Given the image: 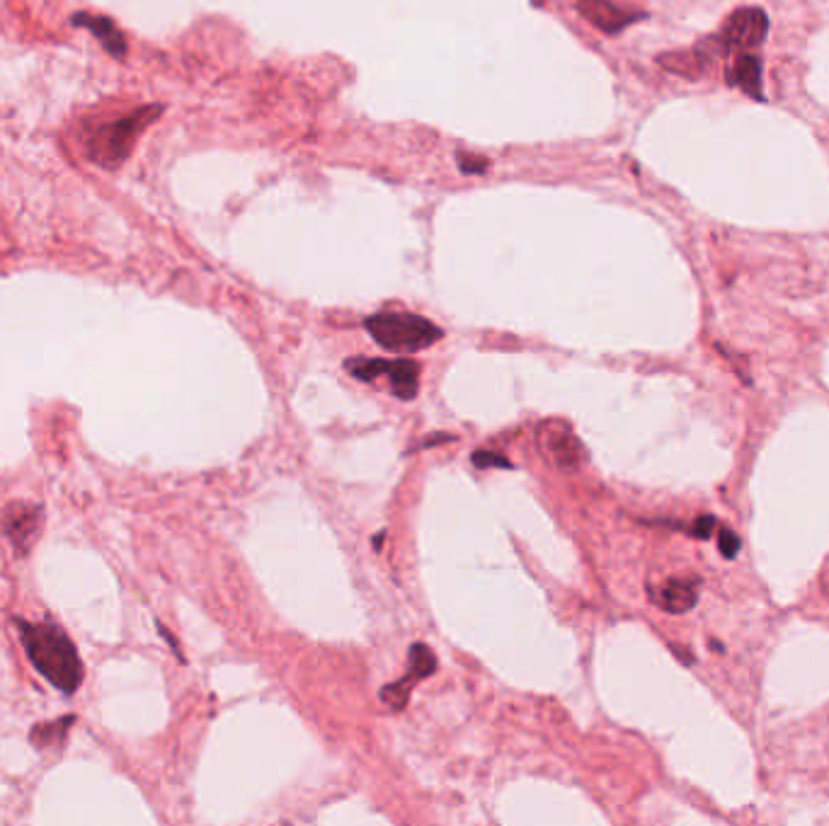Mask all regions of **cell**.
I'll use <instances>...</instances> for the list:
<instances>
[{
  "label": "cell",
  "mask_w": 829,
  "mask_h": 826,
  "mask_svg": "<svg viewBox=\"0 0 829 826\" xmlns=\"http://www.w3.org/2000/svg\"><path fill=\"white\" fill-rule=\"evenodd\" d=\"M347 371L365 384H381L400 400H412L420 390V364L410 359H349Z\"/></svg>",
  "instance_id": "obj_4"
},
{
  "label": "cell",
  "mask_w": 829,
  "mask_h": 826,
  "mask_svg": "<svg viewBox=\"0 0 829 826\" xmlns=\"http://www.w3.org/2000/svg\"><path fill=\"white\" fill-rule=\"evenodd\" d=\"M714 527H716L714 517H702V519H698V521L694 523V533L698 536V539H708L710 531H714Z\"/></svg>",
  "instance_id": "obj_15"
},
{
  "label": "cell",
  "mask_w": 829,
  "mask_h": 826,
  "mask_svg": "<svg viewBox=\"0 0 829 826\" xmlns=\"http://www.w3.org/2000/svg\"><path fill=\"white\" fill-rule=\"evenodd\" d=\"M163 114V104H146L110 122L93 124L85 136L88 159L105 170H116L132 155L139 136Z\"/></svg>",
  "instance_id": "obj_2"
},
{
  "label": "cell",
  "mask_w": 829,
  "mask_h": 826,
  "mask_svg": "<svg viewBox=\"0 0 829 826\" xmlns=\"http://www.w3.org/2000/svg\"><path fill=\"white\" fill-rule=\"evenodd\" d=\"M728 83L737 85L745 95L764 102V88H761V61L755 54L743 51L740 57L730 61L728 65Z\"/></svg>",
  "instance_id": "obj_10"
},
{
  "label": "cell",
  "mask_w": 829,
  "mask_h": 826,
  "mask_svg": "<svg viewBox=\"0 0 829 826\" xmlns=\"http://www.w3.org/2000/svg\"><path fill=\"white\" fill-rule=\"evenodd\" d=\"M546 429L551 431V437L541 439V443H549V453L553 461L565 468L577 466L582 449H580V441L573 437V431H570L567 427H555V425H546Z\"/></svg>",
  "instance_id": "obj_12"
},
{
  "label": "cell",
  "mask_w": 829,
  "mask_h": 826,
  "mask_svg": "<svg viewBox=\"0 0 829 826\" xmlns=\"http://www.w3.org/2000/svg\"><path fill=\"white\" fill-rule=\"evenodd\" d=\"M718 548H720L723 558L733 560L737 555V550H740V539H737V533H733L730 529H723L720 539H718Z\"/></svg>",
  "instance_id": "obj_13"
},
{
  "label": "cell",
  "mask_w": 829,
  "mask_h": 826,
  "mask_svg": "<svg viewBox=\"0 0 829 826\" xmlns=\"http://www.w3.org/2000/svg\"><path fill=\"white\" fill-rule=\"evenodd\" d=\"M20 628V640L24 650H28L30 662L37 666V672L42 674L51 686L59 691L75 693L83 684V662L78 654L71 638L61 631V628L51 623H28L18 621Z\"/></svg>",
  "instance_id": "obj_1"
},
{
  "label": "cell",
  "mask_w": 829,
  "mask_h": 826,
  "mask_svg": "<svg viewBox=\"0 0 829 826\" xmlns=\"http://www.w3.org/2000/svg\"><path fill=\"white\" fill-rule=\"evenodd\" d=\"M471 461L478 468H488V466H500V468H510V461H504L500 453H490V451H475L471 456Z\"/></svg>",
  "instance_id": "obj_14"
},
{
  "label": "cell",
  "mask_w": 829,
  "mask_h": 826,
  "mask_svg": "<svg viewBox=\"0 0 829 826\" xmlns=\"http://www.w3.org/2000/svg\"><path fill=\"white\" fill-rule=\"evenodd\" d=\"M577 8L594 28H600L606 34H616L636 20V12L621 8L614 0H577Z\"/></svg>",
  "instance_id": "obj_8"
},
{
  "label": "cell",
  "mask_w": 829,
  "mask_h": 826,
  "mask_svg": "<svg viewBox=\"0 0 829 826\" xmlns=\"http://www.w3.org/2000/svg\"><path fill=\"white\" fill-rule=\"evenodd\" d=\"M44 527V509L32 502H12L3 511V533L18 555L24 558L32 553L34 543L42 536Z\"/></svg>",
  "instance_id": "obj_6"
},
{
  "label": "cell",
  "mask_w": 829,
  "mask_h": 826,
  "mask_svg": "<svg viewBox=\"0 0 829 826\" xmlns=\"http://www.w3.org/2000/svg\"><path fill=\"white\" fill-rule=\"evenodd\" d=\"M657 606L669 613H686L696 606L698 601V584L694 580H669L663 589H659Z\"/></svg>",
  "instance_id": "obj_11"
},
{
  "label": "cell",
  "mask_w": 829,
  "mask_h": 826,
  "mask_svg": "<svg viewBox=\"0 0 829 826\" xmlns=\"http://www.w3.org/2000/svg\"><path fill=\"white\" fill-rule=\"evenodd\" d=\"M434 669H437V660H434V654L430 652V647L412 645L410 647V660H408V674L400 681H396V684L383 689V693H381L383 703L391 705L393 711H400V707L408 703V696H410V691L415 689V684H420L422 679L432 676Z\"/></svg>",
  "instance_id": "obj_7"
},
{
  "label": "cell",
  "mask_w": 829,
  "mask_h": 826,
  "mask_svg": "<svg viewBox=\"0 0 829 826\" xmlns=\"http://www.w3.org/2000/svg\"><path fill=\"white\" fill-rule=\"evenodd\" d=\"M71 24H73V28H85V30L93 32L102 42V47H105L114 59L126 57V51H129L126 37L110 18L93 16V12H78V16L71 18Z\"/></svg>",
  "instance_id": "obj_9"
},
{
  "label": "cell",
  "mask_w": 829,
  "mask_h": 826,
  "mask_svg": "<svg viewBox=\"0 0 829 826\" xmlns=\"http://www.w3.org/2000/svg\"><path fill=\"white\" fill-rule=\"evenodd\" d=\"M367 333L377 339V343L396 354H415L442 339V330L422 316L403 310H386L377 313V316L367 318L365 323Z\"/></svg>",
  "instance_id": "obj_3"
},
{
  "label": "cell",
  "mask_w": 829,
  "mask_h": 826,
  "mask_svg": "<svg viewBox=\"0 0 829 826\" xmlns=\"http://www.w3.org/2000/svg\"><path fill=\"white\" fill-rule=\"evenodd\" d=\"M769 37V16L761 8H740L725 22V28L718 37H714V44L718 54L728 57L733 49L737 51H753L759 49Z\"/></svg>",
  "instance_id": "obj_5"
}]
</instances>
